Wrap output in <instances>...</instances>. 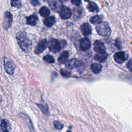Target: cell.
<instances>
[{"mask_svg":"<svg viewBox=\"0 0 132 132\" xmlns=\"http://www.w3.org/2000/svg\"><path fill=\"white\" fill-rule=\"evenodd\" d=\"M16 38L19 46L23 51L26 53H29L31 51L32 43L31 41L28 38L25 32H18L16 35Z\"/></svg>","mask_w":132,"mask_h":132,"instance_id":"1","label":"cell"},{"mask_svg":"<svg viewBox=\"0 0 132 132\" xmlns=\"http://www.w3.org/2000/svg\"><path fill=\"white\" fill-rule=\"evenodd\" d=\"M96 30L97 33L102 36H109L111 32L109 25L106 21H101L97 23L96 26Z\"/></svg>","mask_w":132,"mask_h":132,"instance_id":"2","label":"cell"},{"mask_svg":"<svg viewBox=\"0 0 132 132\" xmlns=\"http://www.w3.org/2000/svg\"><path fill=\"white\" fill-rule=\"evenodd\" d=\"M61 43L62 41H58L55 39H50L48 44L49 50L54 53L59 52L61 50V48H63Z\"/></svg>","mask_w":132,"mask_h":132,"instance_id":"3","label":"cell"},{"mask_svg":"<svg viewBox=\"0 0 132 132\" xmlns=\"http://www.w3.org/2000/svg\"><path fill=\"white\" fill-rule=\"evenodd\" d=\"M113 58L117 63L122 64L128 58V55L124 52H119L114 54Z\"/></svg>","mask_w":132,"mask_h":132,"instance_id":"4","label":"cell"},{"mask_svg":"<svg viewBox=\"0 0 132 132\" xmlns=\"http://www.w3.org/2000/svg\"><path fill=\"white\" fill-rule=\"evenodd\" d=\"M12 22V15L9 11H6L4 13L3 19V27L5 29H8Z\"/></svg>","mask_w":132,"mask_h":132,"instance_id":"5","label":"cell"},{"mask_svg":"<svg viewBox=\"0 0 132 132\" xmlns=\"http://www.w3.org/2000/svg\"><path fill=\"white\" fill-rule=\"evenodd\" d=\"M4 63L5 69L7 73L10 75H13L14 71V67L12 62L8 58L5 57L4 58Z\"/></svg>","mask_w":132,"mask_h":132,"instance_id":"6","label":"cell"},{"mask_svg":"<svg viewBox=\"0 0 132 132\" xmlns=\"http://www.w3.org/2000/svg\"><path fill=\"white\" fill-rule=\"evenodd\" d=\"M48 45V43L46 39H43L41 40L38 45H37L35 52L36 54H39L42 52H44V51L46 48L47 46Z\"/></svg>","mask_w":132,"mask_h":132,"instance_id":"7","label":"cell"},{"mask_svg":"<svg viewBox=\"0 0 132 132\" xmlns=\"http://www.w3.org/2000/svg\"><path fill=\"white\" fill-rule=\"evenodd\" d=\"M94 50L95 52L104 54L106 53V47L104 43L100 40H96L94 43Z\"/></svg>","mask_w":132,"mask_h":132,"instance_id":"8","label":"cell"},{"mask_svg":"<svg viewBox=\"0 0 132 132\" xmlns=\"http://www.w3.org/2000/svg\"><path fill=\"white\" fill-rule=\"evenodd\" d=\"M60 16L62 19H68L72 15V12L70 9L66 6H62L60 10Z\"/></svg>","mask_w":132,"mask_h":132,"instance_id":"9","label":"cell"},{"mask_svg":"<svg viewBox=\"0 0 132 132\" xmlns=\"http://www.w3.org/2000/svg\"><path fill=\"white\" fill-rule=\"evenodd\" d=\"M80 30L84 35H89L91 34L92 28L90 25L88 23H85L81 25Z\"/></svg>","mask_w":132,"mask_h":132,"instance_id":"10","label":"cell"},{"mask_svg":"<svg viewBox=\"0 0 132 132\" xmlns=\"http://www.w3.org/2000/svg\"><path fill=\"white\" fill-rule=\"evenodd\" d=\"M91 46L90 40L87 38H84L81 40L80 42V47L83 51L88 50Z\"/></svg>","mask_w":132,"mask_h":132,"instance_id":"11","label":"cell"},{"mask_svg":"<svg viewBox=\"0 0 132 132\" xmlns=\"http://www.w3.org/2000/svg\"><path fill=\"white\" fill-rule=\"evenodd\" d=\"M69 52L67 51H63L60 55L59 57L58 58V61L59 63L63 64L66 63L68 61L69 58Z\"/></svg>","mask_w":132,"mask_h":132,"instance_id":"12","label":"cell"},{"mask_svg":"<svg viewBox=\"0 0 132 132\" xmlns=\"http://www.w3.org/2000/svg\"><path fill=\"white\" fill-rule=\"evenodd\" d=\"M38 20V16L36 14H32L26 18V23L27 24L31 26H35L36 25Z\"/></svg>","mask_w":132,"mask_h":132,"instance_id":"13","label":"cell"},{"mask_svg":"<svg viewBox=\"0 0 132 132\" xmlns=\"http://www.w3.org/2000/svg\"><path fill=\"white\" fill-rule=\"evenodd\" d=\"M75 67L76 68L77 70L80 73H83V72L84 71V70L85 69V65L84 63L82 61H81L80 60H78L77 59L76 60Z\"/></svg>","mask_w":132,"mask_h":132,"instance_id":"14","label":"cell"},{"mask_svg":"<svg viewBox=\"0 0 132 132\" xmlns=\"http://www.w3.org/2000/svg\"><path fill=\"white\" fill-rule=\"evenodd\" d=\"M102 68V64L97 62L93 63L91 65V69L92 71L95 74L98 73L101 71Z\"/></svg>","mask_w":132,"mask_h":132,"instance_id":"15","label":"cell"},{"mask_svg":"<svg viewBox=\"0 0 132 132\" xmlns=\"http://www.w3.org/2000/svg\"><path fill=\"white\" fill-rule=\"evenodd\" d=\"M55 22V18L53 16H51L45 19L43 21L44 24L48 27H50L53 26Z\"/></svg>","mask_w":132,"mask_h":132,"instance_id":"16","label":"cell"},{"mask_svg":"<svg viewBox=\"0 0 132 132\" xmlns=\"http://www.w3.org/2000/svg\"><path fill=\"white\" fill-rule=\"evenodd\" d=\"M107 57H108V54L106 53L104 54L98 53L95 55L94 58L95 60H97L100 62H103L106 60Z\"/></svg>","mask_w":132,"mask_h":132,"instance_id":"17","label":"cell"},{"mask_svg":"<svg viewBox=\"0 0 132 132\" xmlns=\"http://www.w3.org/2000/svg\"><path fill=\"white\" fill-rule=\"evenodd\" d=\"M87 8L89 11L91 12H98L99 10V8L97 5L95 3L93 2H90L88 3L87 5Z\"/></svg>","mask_w":132,"mask_h":132,"instance_id":"18","label":"cell"},{"mask_svg":"<svg viewBox=\"0 0 132 132\" xmlns=\"http://www.w3.org/2000/svg\"><path fill=\"white\" fill-rule=\"evenodd\" d=\"M39 13L41 16L43 17H46L48 16L49 14H50V11L47 7L45 6H43L40 9Z\"/></svg>","mask_w":132,"mask_h":132,"instance_id":"19","label":"cell"},{"mask_svg":"<svg viewBox=\"0 0 132 132\" xmlns=\"http://www.w3.org/2000/svg\"><path fill=\"white\" fill-rule=\"evenodd\" d=\"M37 105H38V106L39 107V108L40 109V110H41V111L45 114H47L48 113V108L47 105L46 104H37Z\"/></svg>","mask_w":132,"mask_h":132,"instance_id":"20","label":"cell"},{"mask_svg":"<svg viewBox=\"0 0 132 132\" xmlns=\"http://www.w3.org/2000/svg\"><path fill=\"white\" fill-rule=\"evenodd\" d=\"M102 18L100 15H96L92 16L90 19V21L91 23L94 24L96 23H98L100 22H101V20H102Z\"/></svg>","mask_w":132,"mask_h":132,"instance_id":"21","label":"cell"},{"mask_svg":"<svg viewBox=\"0 0 132 132\" xmlns=\"http://www.w3.org/2000/svg\"><path fill=\"white\" fill-rule=\"evenodd\" d=\"M76 59L75 58H73L70 60L67 64L65 65V67L67 68L68 69H72L75 67V64L76 62Z\"/></svg>","mask_w":132,"mask_h":132,"instance_id":"22","label":"cell"},{"mask_svg":"<svg viewBox=\"0 0 132 132\" xmlns=\"http://www.w3.org/2000/svg\"><path fill=\"white\" fill-rule=\"evenodd\" d=\"M43 60L48 63H54L55 59L54 58L50 55H46L43 57Z\"/></svg>","mask_w":132,"mask_h":132,"instance_id":"23","label":"cell"},{"mask_svg":"<svg viewBox=\"0 0 132 132\" xmlns=\"http://www.w3.org/2000/svg\"><path fill=\"white\" fill-rule=\"evenodd\" d=\"M59 2L58 1H53V2H51L50 3H49V5H50L52 9H53V10H57L58 9H60L58 7H57L58 6H60V3H59ZM61 9H60V10Z\"/></svg>","mask_w":132,"mask_h":132,"instance_id":"24","label":"cell"},{"mask_svg":"<svg viewBox=\"0 0 132 132\" xmlns=\"http://www.w3.org/2000/svg\"><path fill=\"white\" fill-rule=\"evenodd\" d=\"M11 5L12 7H15L18 8L21 7V3L19 0H11Z\"/></svg>","mask_w":132,"mask_h":132,"instance_id":"25","label":"cell"},{"mask_svg":"<svg viewBox=\"0 0 132 132\" xmlns=\"http://www.w3.org/2000/svg\"><path fill=\"white\" fill-rule=\"evenodd\" d=\"M54 126L57 129H61L63 127V125L58 121H54Z\"/></svg>","mask_w":132,"mask_h":132,"instance_id":"26","label":"cell"},{"mask_svg":"<svg viewBox=\"0 0 132 132\" xmlns=\"http://www.w3.org/2000/svg\"><path fill=\"white\" fill-rule=\"evenodd\" d=\"M1 130H5V129L7 127V122L4 120H2V121H1Z\"/></svg>","mask_w":132,"mask_h":132,"instance_id":"27","label":"cell"},{"mask_svg":"<svg viewBox=\"0 0 132 132\" xmlns=\"http://www.w3.org/2000/svg\"><path fill=\"white\" fill-rule=\"evenodd\" d=\"M115 45L118 48V49H121L122 48V43L121 40H120V39L117 38L116 40V42H115Z\"/></svg>","mask_w":132,"mask_h":132,"instance_id":"28","label":"cell"},{"mask_svg":"<svg viewBox=\"0 0 132 132\" xmlns=\"http://www.w3.org/2000/svg\"><path fill=\"white\" fill-rule=\"evenodd\" d=\"M60 73L61 74V75H62L63 76H64L65 77H69L71 75V73L69 72H68L64 69H61L60 70Z\"/></svg>","mask_w":132,"mask_h":132,"instance_id":"29","label":"cell"},{"mask_svg":"<svg viewBox=\"0 0 132 132\" xmlns=\"http://www.w3.org/2000/svg\"><path fill=\"white\" fill-rule=\"evenodd\" d=\"M126 66H127V68L129 70V71L132 74V59H131L129 60V61L127 63Z\"/></svg>","mask_w":132,"mask_h":132,"instance_id":"30","label":"cell"},{"mask_svg":"<svg viewBox=\"0 0 132 132\" xmlns=\"http://www.w3.org/2000/svg\"><path fill=\"white\" fill-rule=\"evenodd\" d=\"M71 2L73 5L77 6H80L81 3V0H71Z\"/></svg>","mask_w":132,"mask_h":132,"instance_id":"31","label":"cell"},{"mask_svg":"<svg viewBox=\"0 0 132 132\" xmlns=\"http://www.w3.org/2000/svg\"><path fill=\"white\" fill-rule=\"evenodd\" d=\"M30 2L31 4L35 6H38L40 4L39 0H30Z\"/></svg>","mask_w":132,"mask_h":132,"instance_id":"32","label":"cell"},{"mask_svg":"<svg viewBox=\"0 0 132 132\" xmlns=\"http://www.w3.org/2000/svg\"><path fill=\"white\" fill-rule=\"evenodd\" d=\"M3 132H9L8 130H4Z\"/></svg>","mask_w":132,"mask_h":132,"instance_id":"33","label":"cell"},{"mask_svg":"<svg viewBox=\"0 0 132 132\" xmlns=\"http://www.w3.org/2000/svg\"><path fill=\"white\" fill-rule=\"evenodd\" d=\"M85 1H86V2H88V1H89L90 0H84Z\"/></svg>","mask_w":132,"mask_h":132,"instance_id":"34","label":"cell"},{"mask_svg":"<svg viewBox=\"0 0 132 132\" xmlns=\"http://www.w3.org/2000/svg\"><path fill=\"white\" fill-rule=\"evenodd\" d=\"M67 132H71V131H69V130H68Z\"/></svg>","mask_w":132,"mask_h":132,"instance_id":"35","label":"cell"},{"mask_svg":"<svg viewBox=\"0 0 132 132\" xmlns=\"http://www.w3.org/2000/svg\"><path fill=\"white\" fill-rule=\"evenodd\" d=\"M64 1H68V0H64Z\"/></svg>","mask_w":132,"mask_h":132,"instance_id":"36","label":"cell"}]
</instances>
